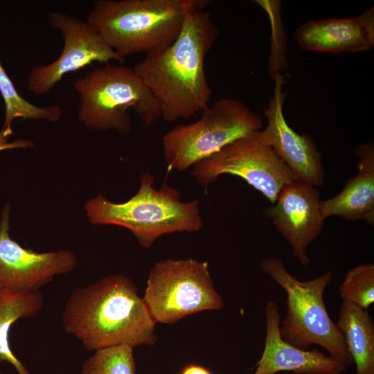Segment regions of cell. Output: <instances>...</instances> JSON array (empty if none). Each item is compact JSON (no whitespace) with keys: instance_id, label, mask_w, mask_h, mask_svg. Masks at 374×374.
Returning <instances> with one entry per match:
<instances>
[{"instance_id":"obj_23","label":"cell","mask_w":374,"mask_h":374,"mask_svg":"<svg viewBox=\"0 0 374 374\" xmlns=\"http://www.w3.org/2000/svg\"><path fill=\"white\" fill-rule=\"evenodd\" d=\"M180 374H211V373L210 371L203 366L195 364H190L186 366L182 369Z\"/></svg>"},{"instance_id":"obj_11","label":"cell","mask_w":374,"mask_h":374,"mask_svg":"<svg viewBox=\"0 0 374 374\" xmlns=\"http://www.w3.org/2000/svg\"><path fill=\"white\" fill-rule=\"evenodd\" d=\"M10 215V205L6 203L0 217V288L38 290L76 267L78 258L72 251L38 253L11 239Z\"/></svg>"},{"instance_id":"obj_18","label":"cell","mask_w":374,"mask_h":374,"mask_svg":"<svg viewBox=\"0 0 374 374\" xmlns=\"http://www.w3.org/2000/svg\"><path fill=\"white\" fill-rule=\"evenodd\" d=\"M44 295L39 290L21 291L0 288V360L15 367L18 374H31L11 350L9 332L20 319L35 317L41 311Z\"/></svg>"},{"instance_id":"obj_13","label":"cell","mask_w":374,"mask_h":374,"mask_svg":"<svg viewBox=\"0 0 374 374\" xmlns=\"http://www.w3.org/2000/svg\"><path fill=\"white\" fill-rule=\"evenodd\" d=\"M320 202L316 187L294 180L283 186L273 206L264 209L290 243L292 256L303 265L310 262L308 247L323 229Z\"/></svg>"},{"instance_id":"obj_17","label":"cell","mask_w":374,"mask_h":374,"mask_svg":"<svg viewBox=\"0 0 374 374\" xmlns=\"http://www.w3.org/2000/svg\"><path fill=\"white\" fill-rule=\"evenodd\" d=\"M337 326L356 374H374V324L368 310L343 301Z\"/></svg>"},{"instance_id":"obj_5","label":"cell","mask_w":374,"mask_h":374,"mask_svg":"<svg viewBox=\"0 0 374 374\" xmlns=\"http://www.w3.org/2000/svg\"><path fill=\"white\" fill-rule=\"evenodd\" d=\"M72 85L78 93V119L87 128L126 135L132 131L130 109L146 126L161 116L159 102L134 69L122 64H104Z\"/></svg>"},{"instance_id":"obj_1","label":"cell","mask_w":374,"mask_h":374,"mask_svg":"<svg viewBox=\"0 0 374 374\" xmlns=\"http://www.w3.org/2000/svg\"><path fill=\"white\" fill-rule=\"evenodd\" d=\"M208 3L195 0L172 44L147 55L133 69L159 102L166 121L190 118L207 107L211 98L204 61L219 30L204 10Z\"/></svg>"},{"instance_id":"obj_6","label":"cell","mask_w":374,"mask_h":374,"mask_svg":"<svg viewBox=\"0 0 374 374\" xmlns=\"http://www.w3.org/2000/svg\"><path fill=\"white\" fill-rule=\"evenodd\" d=\"M261 270L287 294V312L279 327L282 339L303 350L312 344L324 348L329 355L344 366L353 363L343 335L329 317L323 294L333 279L326 271L312 280L301 281L288 272L278 258L265 259Z\"/></svg>"},{"instance_id":"obj_9","label":"cell","mask_w":374,"mask_h":374,"mask_svg":"<svg viewBox=\"0 0 374 374\" xmlns=\"http://www.w3.org/2000/svg\"><path fill=\"white\" fill-rule=\"evenodd\" d=\"M260 131L237 139L195 163L192 174L196 181L206 191L223 174L238 176L274 204L283 186L294 179Z\"/></svg>"},{"instance_id":"obj_19","label":"cell","mask_w":374,"mask_h":374,"mask_svg":"<svg viewBox=\"0 0 374 374\" xmlns=\"http://www.w3.org/2000/svg\"><path fill=\"white\" fill-rule=\"evenodd\" d=\"M0 93L6 106L5 122L2 130L12 134V121L15 118L58 121L62 116L58 105L39 107L27 101L17 92L0 62Z\"/></svg>"},{"instance_id":"obj_7","label":"cell","mask_w":374,"mask_h":374,"mask_svg":"<svg viewBox=\"0 0 374 374\" xmlns=\"http://www.w3.org/2000/svg\"><path fill=\"white\" fill-rule=\"evenodd\" d=\"M262 118L242 101L221 98L202 109L199 119L179 125L163 137L168 170L184 171L224 146L262 130Z\"/></svg>"},{"instance_id":"obj_10","label":"cell","mask_w":374,"mask_h":374,"mask_svg":"<svg viewBox=\"0 0 374 374\" xmlns=\"http://www.w3.org/2000/svg\"><path fill=\"white\" fill-rule=\"evenodd\" d=\"M49 25L60 31L62 51L52 63L33 66L28 78V88L37 95L48 93L69 73L77 71L94 62H125L87 22L62 12L49 15Z\"/></svg>"},{"instance_id":"obj_15","label":"cell","mask_w":374,"mask_h":374,"mask_svg":"<svg viewBox=\"0 0 374 374\" xmlns=\"http://www.w3.org/2000/svg\"><path fill=\"white\" fill-rule=\"evenodd\" d=\"M299 46L329 53H357L374 46V8L350 18L309 21L295 31Z\"/></svg>"},{"instance_id":"obj_21","label":"cell","mask_w":374,"mask_h":374,"mask_svg":"<svg viewBox=\"0 0 374 374\" xmlns=\"http://www.w3.org/2000/svg\"><path fill=\"white\" fill-rule=\"evenodd\" d=\"M339 291L343 301L368 310L374 303V265L362 263L348 270Z\"/></svg>"},{"instance_id":"obj_8","label":"cell","mask_w":374,"mask_h":374,"mask_svg":"<svg viewBox=\"0 0 374 374\" xmlns=\"http://www.w3.org/2000/svg\"><path fill=\"white\" fill-rule=\"evenodd\" d=\"M143 299L156 323L172 324L193 314L224 308L208 262L193 258L157 262L150 271Z\"/></svg>"},{"instance_id":"obj_2","label":"cell","mask_w":374,"mask_h":374,"mask_svg":"<svg viewBox=\"0 0 374 374\" xmlns=\"http://www.w3.org/2000/svg\"><path fill=\"white\" fill-rule=\"evenodd\" d=\"M62 321L66 332L89 351L120 345L152 346L157 341L156 323L136 286L121 274L74 290Z\"/></svg>"},{"instance_id":"obj_22","label":"cell","mask_w":374,"mask_h":374,"mask_svg":"<svg viewBox=\"0 0 374 374\" xmlns=\"http://www.w3.org/2000/svg\"><path fill=\"white\" fill-rule=\"evenodd\" d=\"M11 135L6 134L3 131L0 132V152L1 151L15 148H32L35 144L29 140L17 139L13 142H9Z\"/></svg>"},{"instance_id":"obj_14","label":"cell","mask_w":374,"mask_h":374,"mask_svg":"<svg viewBox=\"0 0 374 374\" xmlns=\"http://www.w3.org/2000/svg\"><path fill=\"white\" fill-rule=\"evenodd\" d=\"M265 318V347L253 374H339L345 371L346 366L317 348L303 350L284 341L279 331V308L272 301L266 304Z\"/></svg>"},{"instance_id":"obj_3","label":"cell","mask_w":374,"mask_h":374,"mask_svg":"<svg viewBox=\"0 0 374 374\" xmlns=\"http://www.w3.org/2000/svg\"><path fill=\"white\" fill-rule=\"evenodd\" d=\"M195 0H99L87 22L120 57L159 53L177 37Z\"/></svg>"},{"instance_id":"obj_20","label":"cell","mask_w":374,"mask_h":374,"mask_svg":"<svg viewBox=\"0 0 374 374\" xmlns=\"http://www.w3.org/2000/svg\"><path fill=\"white\" fill-rule=\"evenodd\" d=\"M133 348L120 345L96 350L83 364L82 374H136Z\"/></svg>"},{"instance_id":"obj_16","label":"cell","mask_w":374,"mask_h":374,"mask_svg":"<svg viewBox=\"0 0 374 374\" xmlns=\"http://www.w3.org/2000/svg\"><path fill=\"white\" fill-rule=\"evenodd\" d=\"M358 173L346 181L343 190L328 199L321 201L324 219L339 216L348 220H364L374 224V145L373 141L357 146Z\"/></svg>"},{"instance_id":"obj_4","label":"cell","mask_w":374,"mask_h":374,"mask_svg":"<svg viewBox=\"0 0 374 374\" xmlns=\"http://www.w3.org/2000/svg\"><path fill=\"white\" fill-rule=\"evenodd\" d=\"M154 183L153 175L143 174L137 193L123 203L112 202L100 193L91 198L84 205L89 222L125 227L145 248L163 234L197 232L203 227L199 200L181 202L177 189L164 184L157 190Z\"/></svg>"},{"instance_id":"obj_12","label":"cell","mask_w":374,"mask_h":374,"mask_svg":"<svg viewBox=\"0 0 374 374\" xmlns=\"http://www.w3.org/2000/svg\"><path fill=\"white\" fill-rule=\"evenodd\" d=\"M274 79L273 96L264 109L268 123L260 131L261 136L288 167L295 181L320 186L324 179L321 154L310 136L296 133L287 124L283 110L287 94L283 91V79L280 73Z\"/></svg>"}]
</instances>
